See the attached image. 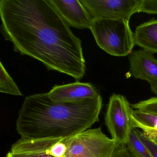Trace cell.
I'll list each match as a JSON object with an SVG mask.
<instances>
[{
    "mask_svg": "<svg viewBox=\"0 0 157 157\" xmlns=\"http://www.w3.org/2000/svg\"><path fill=\"white\" fill-rule=\"evenodd\" d=\"M1 32L13 50L79 82L86 73L82 41L49 0H1Z\"/></svg>",
    "mask_w": 157,
    "mask_h": 157,
    "instance_id": "1",
    "label": "cell"
},
{
    "mask_svg": "<svg viewBox=\"0 0 157 157\" xmlns=\"http://www.w3.org/2000/svg\"><path fill=\"white\" fill-rule=\"evenodd\" d=\"M101 95L75 102H56L48 93L25 99L19 111L16 130L23 139H66L87 130L99 121Z\"/></svg>",
    "mask_w": 157,
    "mask_h": 157,
    "instance_id": "2",
    "label": "cell"
},
{
    "mask_svg": "<svg viewBox=\"0 0 157 157\" xmlns=\"http://www.w3.org/2000/svg\"><path fill=\"white\" fill-rule=\"evenodd\" d=\"M90 30L101 49L114 56L131 54L135 45L129 21L123 19H93Z\"/></svg>",
    "mask_w": 157,
    "mask_h": 157,
    "instance_id": "3",
    "label": "cell"
},
{
    "mask_svg": "<svg viewBox=\"0 0 157 157\" xmlns=\"http://www.w3.org/2000/svg\"><path fill=\"white\" fill-rule=\"evenodd\" d=\"M65 157H112L118 144L101 128H91L66 139Z\"/></svg>",
    "mask_w": 157,
    "mask_h": 157,
    "instance_id": "4",
    "label": "cell"
},
{
    "mask_svg": "<svg viewBox=\"0 0 157 157\" xmlns=\"http://www.w3.org/2000/svg\"><path fill=\"white\" fill-rule=\"evenodd\" d=\"M133 108L124 95L114 94L109 99L105 113V124L112 138L118 146L126 145L132 128Z\"/></svg>",
    "mask_w": 157,
    "mask_h": 157,
    "instance_id": "5",
    "label": "cell"
},
{
    "mask_svg": "<svg viewBox=\"0 0 157 157\" xmlns=\"http://www.w3.org/2000/svg\"><path fill=\"white\" fill-rule=\"evenodd\" d=\"M93 19H123L129 21L139 12L142 0H80Z\"/></svg>",
    "mask_w": 157,
    "mask_h": 157,
    "instance_id": "6",
    "label": "cell"
},
{
    "mask_svg": "<svg viewBox=\"0 0 157 157\" xmlns=\"http://www.w3.org/2000/svg\"><path fill=\"white\" fill-rule=\"evenodd\" d=\"M49 1L70 27L90 29L93 19L79 0H49Z\"/></svg>",
    "mask_w": 157,
    "mask_h": 157,
    "instance_id": "7",
    "label": "cell"
},
{
    "mask_svg": "<svg viewBox=\"0 0 157 157\" xmlns=\"http://www.w3.org/2000/svg\"><path fill=\"white\" fill-rule=\"evenodd\" d=\"M51 100L56 102H75L93 99L100 95L90 83L76 82L62 85H55L48 92Z\"/></svg>",
    "mask_w": 157,
    "mask_h": 157,
    "instance_id": "8",
    "label": "cell"
},
{
    "mask_svg": "<svg viewBox=\"0 0 157 157\" xmlns=\"http://www.w3.org/2000/svg\"><path fill=\"white\" fill-rule=\"evenodd\" d=\"M128 60L129 71L133 78L147 82L157 80V59L153 53L143 49L132 51Z\"/></svg>",
    "mask_w": 157,
    "mask_h": 157,
    "instance_id": "9",
    "label": "cell"
},
{
    "mask_svg": "<svg viewBox=\"0 0 157 157\" xmlns=\"http://www.w3.org/2000/svg\"><path fill=\"white\" fill-rule=\"evenodd\" d=\"M62 139L28 140L20 139L12 146L11 151L14 153L30 155L49 154L52 147Z\"/></svg>",
    "mask_w": 157,
    "mask_h": 157,
    "instance_id": "10",
    "label": "cell"
},
{
    "mask_svg": "<svg viewBox=\"0 0 157 157\" xmlns=\"http://www.w3.org/2000/svg\"><path fill=\"white\" fill-rule=\"evenodd\" d=\"M134 37L135 45L157 54V20H151L138 26Z\"/></svg>",
    "mask_w": 157,
    "mask_h": 157,
    "instance_id": "11",
    "label": "cell"
},
{
    "mask_svg": "<svg viewBox=\"0 0 157 157\" xmlns=\"http://www.w3.org/2000/svg\"><path fill=\"white\" fill-rule=\"evenodd\" d=\"M132 126L141 129L157 130V114L139 110H132L131 114Z\"/></svg>",
    "mask_w": 157,
    "mask_h": 157,
    "instance_id": "12",
    "label": "cell"
},
{
    "mask_svg": "<svg viewBox=\"0 0 157 157\" xmlns=\"http://www.w3.org/2000/svg\"><path fill=\"white\" fill-rule=\"evenodd\" d=\"M0 92L16 96H22L21 92L13 79L0 62Z\"/></svg>",
    "mask_w": 157,
    "mask_h": 157,
    "instance_id": "13",
    "label": "cell"
},
{
    "mask_svg": "<svg viewBox=\"0 0 157 157\" xmlns=\"http://www.w3.org/2000/svg\"><path fill=\"white\" fill-rule=\"evenodd\" d=\"M126 145L141 157H152L140 136L139 130L132 128Z\"/></svg>",
    "mask_w": 157,
    "mask_h": 157,
    "instance_id": "14",
    "label": "cell"
},
{
    "mask_svg": "<svg viewBox=\"0 0 157 157\" xmlns=\"http://www.w3.org/2000/svg\"><path fill=\"white\" fill-rule=\"evenodd\" d=\"M131 105L132 108L135 110L157 114V97H152L147 100L140 101Z\"/></svg>",
    "mask_w": 157,
    "mask_h": 157,
    "instance_id": "15",
    "label": "cell"
},
{
    "mask_svg": "<svg viewBox=\"0 0 157 157\" xmlns=\"http://www.w3.org/2000/svg\"><path fill=\"white\" fill-rule=\"evenodd\" d=\"M157 14V0H142L139 12Z\"/></svg>",
    "mask_w": 157,
    "mask_h": 157,
    "instance_id": "16",
    "label": "cell"
},
{
    "mask_svg": "<svg viewBox=\"0 0 157 157\" xmlns=\"http://www.w3.org/2000/svg\"><path fill=\"white\" fill-rule=\"evenodd\" d=\"M140 136L152 157H157V143L147 136L142 131H139Z\"/></svg>",
    "mask_w": 157,
    "mask_h": 157,
    "instance_id": "17",
    "label": "cell"
},
{
    "mask_svg": "<svg viewBox=\"0 0 157 157\" xmlns=\"http://www.w3.org/2000/svg\"><path fill=\"white\" fill-rule=\"evenodd\" d=\"M66 139H63L55 144L50 150L49 154L54 157H65L67 151Z\"/></svg>",
    "mask_w": 157,
    "mask_h": 157,
    "instance_id": "18",
    "label": "cell"
},
{
    "mask_svg": "<svg viewBox=\"0 0 157 157\" xmlns=\"http://www.w3.org/2000/svg\"><path fill=\"white\" fill-rule=\"evenodd\" d=\"M112 157H141L127 145L118 146Z\"/></svg>",
    "mask_w": 157,
    "mask_h": 157,
    "instance_id": "19",
    "label": "cell"
},
{
    "mask_svg": "<svg viewBox=\"0 0 157 157\" xmlns=\"http://www.w3.org/2000/svg\"><path fill=\"white\" fill-rule=\"evenodd\" d=\"M38 155H25V154H19L10 151L7 153L6 157H38Z\"/></svg>",
    "mask_w": 157,
    "mask_h": 157,
    "instance_id": "20",
    "label": "cell"
},
{
    "mask_svg": "<svg viewBox=\"0 0 157 157\" xmlns=\"http://www.w3.org/2000/svg\"><path fill=\"white\" fill-rule=\"evenodd\" d=\"M148 82L150 86L151 91L157 96V80L151 81Z\"/></svg>",
    "mask_w": 157,
    "mask_h": 157,
    "instance_id": "21",
    "label": "cell"
},
{
    "mask_svg": "<svg viewBox=\"0 0 157 157\" xmlns=\"http://www.w3.org/2000/svg\"><path fill=\"white\" fill-rule=\"evenodd\" d=\"M38 157H54L53 156H51L50 154H41V155H38Z\"/></svg>",
    "mask_w": 157,
    "mask_h": 157,
    "instance_id": "22",
    "label": "cell"
},
{
    "mask_svg": "<svg viewBox=\"0 0 157 157\" xmlns=\"http://www.w3.org/2000/svg\"><path fill=\"white\" fill-rule=\"evenodd\" d=\"M151 139V140H153L154 142H156V143H157V136H153L151 137H149Z\"/></svg>",
    "mask_w": 157,
    "mask_h": 157,
    "instance_id": "23",
    "label": "cell"
}]
</instances>
